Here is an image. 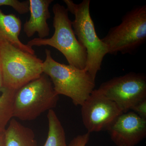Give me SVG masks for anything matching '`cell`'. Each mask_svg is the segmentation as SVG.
I'll list each match as a JSON object with an SVG mask.
<instances>
[{
    "mask_svg": "<svg viewBox=\"0 0 146 146\" xmlns=\"http://www.w3.org/2000/svg\"><path fill=\"white\" fill-rule=\"evenodd\" d=\"M45 53L43 72L50 79L56 94L69 97L76 106H81L94 90L96 80L84 70L56 61L50 50L46 49Z\"/></svg>",
    "mask_w": 146,
    "mask_h": 146,
    "instance_id": "6da1fadb",
    "label": "cell"
},
{
    "mask_svg": "<svg viewBox=\"0 0 146 146\" xmlns=\"http://www.w3.org/2000/svg\"><path fill=\"white\" fill-rule=\"evenodd\" d=\"M54 34L50 38H35L27 44L29 46H49L60 52L69 65L84 70L87 62V52L76 36L68 16V11L64 6L55 4L52 7Z\"/></svg>",
    "mask_w": 146,
    "mask_h": 146,
    "instance_id": "7a4b0ae2",
    "label": "cell"
},
{
    "mask_svg": "<svg viewBox=\"0 0 146 146\" xmlns=\"http://www.w3.org/2000/svg\"><path fill=\"white\" fill-rule=\"evenodd\" d=\"M68 12L75 16L72 21L74 32L79 42L86 49L87 62L84 70L96 80L101 69L104 58L108 51L106 45L98 36L90 11V0L75 3L71 0H64Z\"/></svg>",
    "mask_w": 146,
    "mask_h": 146,
    "instance_id": "3957f363",
    "label": "cell"
},
{
    "mask_svg": "<svg viewBox=\"0 0 146 146\" xmlns=\"http://www.w3.org/2000/svg\"><path fill=\"white\" fill-rule=\"evenodd\" d=\"M58 96L50 79L43 73L16 90L13 100V117L22 121L35 119L45 111L56 106Z\"/></svg>",
    "mask_w": 146,
    "mask_h": 146,
    "instance_id": "277c9868",
    "label": "cell"
},
{
    "mask_svg": "<svg viewBox=\"0 0 146 146\" xmlns=\"http://www.w3.org/2000/svg\"><path fill=\"white\" fill-rule=\"evenodd\" d=\"M3 87L16 91L43 74L44 61L7 41L0 42Z\"/></svg>",
    "mask_w": 146,
    "mask_h": 146,
    "instance_id": "5b68a950",
    "label": "cell"
},
{
    "mask_svg": "<svg viewBox=\"0 0 146 146\" xmlns=\"http://www.w3.org/2000/svg\"><path fill=\"white\" fill-rule=\"evenodd\" d=\"M101 39L108 54L134 52L146 41V5L137 6L127 11L121 23L111 28Z\"/></svg>",
    "mask_w": 146,
    "mask_h": 146,
    "instance_id": "8992f818",
    "label": "cell"
},
{
    "mask_svg": "<svg viewBox=\"0 0 146 146\" xmlns=\"http://www.w3.org/2000/svg\"><path fill=\"white\" fill-rule=\"evenodd\" d=\"M97 89L125 113L146 99V77L141 73H127L103 82Z\"/></svg>",
    "mask_w": 146,
    "mask_h": 146,
    "instance_id": "52a82bcc",
    "label": "cell"
},
{
    "mask_svg": "<svg viewBox=\"0 0 146 146\" xmlns=\"http://www.w3.org/2000/svg\"><path fill=\"white\" fill-rule=\"evenodd\" d=\"M84 125L87 132L107 130L123 112L117 104L94 89L81 106Z\"/></svg>",
    "mask_w": 146,
    "mask_h": 146,
    "instance_id": "ba28073f",
    "label": "cell"
},
{
    "mask_svg": "<svg viewBox=\"0 0 146 146\" xmlns=\"http://www.w3.org/2000/svg\"><path fill=\"white\" fill-rule=\"evenodd\" d=\"M107 130L117 146H135L146 137V120L133 112L123 113Z\"/></svg>",
    "mask_w": 146,
    "mask_h": 146,
    "instance_id": "9c48e42d",
    "label": "cell"
},
{
    "mask_svg": "<svg viewBox=\"0 0 146 146\" xmlns=\"http://www.w3.org/2000/svg\"><path fill=\"white\" fill-rule=\"evenodd\" d=\"M30 16L24 25V32L28 37L37 33L41 39L49 35L50 29L47 21L50 18L49 7L52 0H29Z\"/></svg>",
    "mask_w": 146,
    "mask_h": 146,
    "instance_id": "30bf717a",
    "label": "cell"
},
{
    "mask_svg": "<svg viewBox=\"0 0 146 146\" xmlns=\"http://www.w3.org/2000/svg\"><path fill=\"white\" fill-rule=\"evenodd\" d=\"M21 29L22 22L19 17L13 14H5L0 9V42L7 41L23 51L35 54L33 49L19 39Z\"/></svg>",
    "mask_w": 146,
    "mask_h": 146,
    "instance_id": "8fae6325",
    "label": "cell"
},
{
    "mask_svg": "<svg viewBox=\"0 0 146 146\" xmlns=\"http://www.w3.org/2000/svg\"><path fill=\"white\" fill-rule=\"evenodd\" d=\"M5 146H37L34 131L12 119L4 131Z\"/></svg>",
    "mask_w": 146,
    "mask_h": 146,
    "instance_id": "7c38bea8",
    "label": "cell"
},
{
    "mask_svg": "<svg viewBox=\"0 0 146 146\" xmlns=\"http://www.w3.org/2000/svg\"><path fill=\"white\" fill-rule=\"evenodd\" d=\"M48 131L44 146H68L64 128L53 110L48 111Z\"/></svg>",
    "mask_w": 146,
    "mask_h": 146,
    "instance_id": "4fadbf2b",
    "label": "cell"
},
{
    "mask_svg": "<svg viewBox=\"0 0 146 146\" xmlns=\"http://www.w3.org/2000/svg\"><path fill=\"white\" fill-rule=\"evenodd\" d=\"M16 91L2 87L0 94V132L4 131L13 117V103Z\"/></svg>",
    "mask_w": 146,
    "mask_h": 146,
    "instance_id": "5bb4252c",
    "label": "cell"
},
{
    "mask_svg": "<svg viewBox=\"0 0 146 146\" xmlns=\"http://www.w3.org/2000/svg\"><path fill=\"white\" fill-rule=\"evenodd\" d=\"M2 6L11 7L21 15L29 11V1H20L18 0H0V7Z\"/></svg>",
    "mask_w": 146,
    "mask_h": 146,
    "instance_id": "9a60e30c",
    "label": "cell"
},
{
    "mask_svg": "<svg viewBox=\"0 0 146 146\" xmlns=\"http://www.w3.org/2000/svg\"><path fill=\"white\" fill-rule=\"evenodd\" d=\"M90 133L78 135L73 138L68 146H86L90 139Z\"/></svg>",
    "mask_w": 146,
    "mask_h": 146,
    "instance_id": "2e32d148",
    "label": "cell"
},
{
    "mask_svg": "<svg viewBox=\"0 0 146 146\" xmlns=\"http://www.w3.org/2000/svg\"><path fill=\"white\" fill-rule=\"evenodd\" d=\"M131 110L139 117L146 120V99L138 102Z\"/></svg>",
    "mask_w": 146,
    "mask_h": 146,
    "instance_id": "e0dca14e",
    "label": "cell"
},
{
    "mask_svg": "<svg viewBox=\"0 0 146 146\" xmlns=\"http://www.w3.org/2000/svg\"><path fill=\"white\" fill-rule=\"evenodd\" d=\"M3 84L2 69L1 61L0 58V94H1V89L3 87Z\"/></svg>",
    "mask_w": 146,
    "mask_h": 146,
    "instance_id": "ac0fdd59",
    "label": "cell"
},
{
    "mask_svg": "<svg viewBox=\"0 0 146 146\" xmlns=\"http://www.w3.org/2000/svg\"><path fill=\"white\" fill-rule=\"evenodd\" d=\"M4 131L0 132V146H5Z\"/></svg>",
    "mask_w": 146,
    "mask_h": 146,
    "instance_id": "d6986e66",
    "label": "cell"
}]
</instances>
